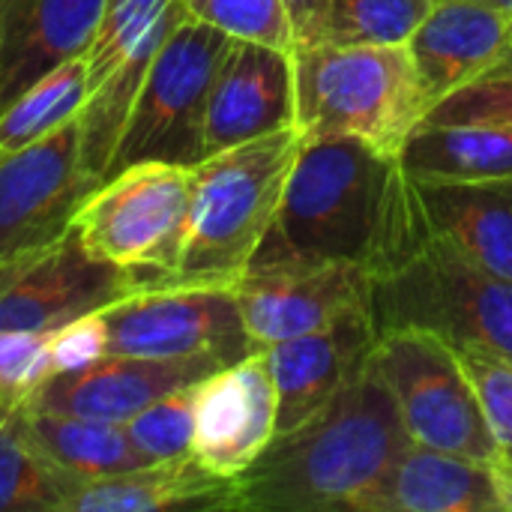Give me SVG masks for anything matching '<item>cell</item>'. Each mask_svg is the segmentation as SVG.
Returning a JSON list of instances; mask_svg holds the SVG:
<instances>
[{
	"label": "cell",
	"mask_w": 512,
	"mask_h": 512,
	"mask_svg": "<svg viewBox=\"0 0 512 512\" xmlns=\"http://www.w3.org/2000/svg\"><path fill=\"white\" fill-rule=\"evenodd\" d=\"M372 324L426 330L453 348L489 351L512 360V279L495 276L435 240L417 210L405 240L372 270Z\"/></svg>",
	"instance_id": "obj_4"
},
{
	"label": "cell",
	"mask_w": 512,
	"mask_h": 512,
	"mask_svg": "<svg viewBox=\"0 0 512 512\" xmlns=\"http://www.w3.org/2000/svg\"><path fill=\"white\" fill-rule=\"evenodd\" d=\"M141 288L132 273L90 255L72 228L48 246L0 261V330L48 333Z\"/></svg>",
	"instance_id": "obj_11"
},
{
	"label": "cell",
	"mask_w": 512,
	"mask_h": 512,
	"mask_svg": "<svg viewBox=\"0 0 512 512\" xmlns=\"http://www.w3.org/2000/svg\"><path fill=\"white\" fill-rule=\"evenodd\" d=\"M423 123H477L512 129V69L489 72L486 78L441 99Z\"/></svg>",
	"instance_id": "obj_30"
},
{
	"label": "cell",
	"mask_w": 512,
	"mask_h": 512,
	"mask_svg": "<svg viewBox=\"0 0 512 512\" xmlns=\"http://www.w3.org/2000/svg\"><path fill=\"white\" fill-rule=\"evenodd\" d=\"M498 69H512V48H510V54H507V60H504V63H501ZM498 69H495V72H498Z\"/></svg>",
	"instance_id": "obj_36"
},
{
	"label": "cell",
	"mask_w": 512,
	"mask_h": 512,
	"mask_svg": "<svg viewBox=\"0 0 512 512\" xmlns=\"http://www.w3.org/2000/svg\"><path fill=\"white\" fill-rule=\"evenodd\" d=\"M108 357V324L99 312H87L51 330V366L57 372H78Z\"/></svg>",
	"instance_id": "obj_32"
},
{
	"label": "cell",
	"mask_w": 512,
	"mask_h": 512,
	"mask_svg": "<svg viewBox=\"0 0 512 512\" xmlns=\"http://www.w3.org/2000/svg\"><path fill=\"white\" fill-rule=\"evenodd\" d=\"M108 0H0V108L72 57H84Z\"/></svg>",
	"instance_id": "obj_18"
},
{
	"label": "cell",
	"mask_w": 512,
	"mask_h": 512,
	"mask_svg": "<svg viewBox=\"0 0 512 512\" xmlns=\"http://www.w3.org/2000/svg\"><path fill=\"white\" fill-rule=\"evenodd\" d=\"M93 189L81 165L78 117L15 153H0V261L69 234Z\"/></svg>",
	"instance_id": "obj_12"
},
{
	"label": "cell",
	"mask_w": 512,
	"mask_h": 512,
	"mask_svg": "<svg viewBox=\"0 0 512 512\" xmlns=\"http://www.w3.org/2000/svg\"><path fill=\"white\" fill-rule=\"evenodd\" d=\"M231 492L234 480L216 477L186 453L126 474L87 480L69 498L66 512L231 510Z\"/></svg>",
	"instance_id": "obj_21"
},
{
	"label": "cell",
	"mask_w": 512,
	"mask_h": 512,
	"mask_svg": "<svg viewBox=\"0 0 512 512\" xmlns=\"http://www.w3.org/2000/svg\"><path fill=\"white\" fill-rule=\"evenodd\" d=\"M294 51L231 36L207 99L204 156L294 126Z\"/></svg>",
	"instance_id": "obj_14"
},
{
	"label": "cell",
	"mask_w": 512,
	"mask_h": 512,
	"mask_svg": "<svg viewBox=\"0 0 512 512\" xmlns=\"http://www.w3.org/2000/svg\"><path fill=\"white\" fill-rule=\"evenodd\" d=\"M300 147V129L285 126L192 165L189 237L177 270L159 285L231 288L276 222Z\"/></svg>",
	"instance_id": "obj_3"
},
{
	"label": "cell",
	"mask_w": 512,
	"mask_h": 512,
	"mask_svg": "<svg viewBox=\"0 0 512 512\" xmlns=\"http://www.w3.org/2000/svg\"><path fill=\"white\" fill-rule=\"evenodd\" d=\"M201 384V381H198ZM198 384L180 387L135 417H129L126 435L129 441L150 459V462H165L192 453V438H195V396Z\"/></svg>",
	"instance_id": "obj_27"
},
{
	"label": "cell",
	"mask_w": 512,
	"mask_h": 512,
	"mask_svg": "<svg viewBox=\"0 0 512 512\" xmlns=\"http://www.w3.org/2000/svg\"><path fill=\"white\" fill-rule=\"evenodd\" d=\"M78 486L36 444L27 405L0 399V512H66Z\"/></svg>",
	"instance_id": "obj_24"
},
{
	"label": "cell",
	"mask_w": 512,
	"mask_h": 512,
	"mask_svg": "<svg viewBox=\"0 0 512 512\" xmlns=\"http://www.w3.org/2000/svg\"><path fill=\"white\" fill-rule=\"evenodd\" d=\"M372 363L414 444L483 465L504 453L450 342L426 330H390L375 339Z\"/></svg>",
	"instance_id": "obj_8"
},
{
	"label": "cell",
	"mask_w": 512,
	"mask_h": 512,
	"mask_svg": "<svg viewBox=\"0 0 512 512\" xmlns=\"http://www.w3.org/2000/svg\"><path fill=\"white\" fill-rule=\"evenodd\" d=\"M189 15L240 39H255L294 51V30L282 0H183Z\"/></svg>",
	"instance_id": "obj_28"
},
{
	"label": "cell",
	"mask_w": 512,
	"mask_h": 512,
	"mask_svg": "<svg viewBox=\"0 0 512 512\" xmlns=\"http://www.w3.org/2000/svg\"><path fill=\"white\" fill-rule=\"evenodd\" d=\"M51 375V330H0V399L27 405Z\"/></svg>",
	"instance_id": "obj_29"
},
{
	"label": "cell",
	"mask_w": 512,
	"mask_h": 512,
	"mask_svg": "<svg viewBox=\"0 0 512 512\" xmlns=\"http://www.w3.org/2000/svg\"><path fill=\"white\" fill-rule=\"evenodd\" d=\"M228 42L231 33L195 15L174 27L141 84L108 174L138 162L192 168L204 159L207 99Z\"/></svg>",
	"instance_id": "obj_7"
},
{
	"label": "cell",
	"mask_w": 512,
	"mask_h": 512,
	"mask_svg": "<svg viewBox=\"0 0 512 512\" xmlns=\"http://www.w3.org/2000/svg\"><path fill=\"white\" fill-rule=\"evenodd\" d=\"M456 354L477 390L492 435L512 453V360L474 348H456Z\"/></svg>",
	"instance_id": "obj_31"
},
{
	"label": "cell",
	"mask_w": 512,
	"mask_h": 512,
	"mask_svg": "<svg viewBox=\"0 0 512 512\" xmlns=\"http://www.w3.org/2000/svg\"><path fill=\"white\" fill-rule=\"evenodd\" d=\"M195 174L186 165L138 162L108 174L75 216L90 255L132 273L144 288L165 282L189 237Z\"/></svg>",
	"instance_id": "obj_6"
},
{
	"label": "cell",
	"mask_w": 512,
	"mask_h": 512,
	"mask_svg": "<svg viewBox=\"0 0 512 512\" xmlns=\"http://www.w3.org/2000/svg\"><path fill=\"white\" fill-rule=\"evenodd\" d=\"M255 348L372 312V279L351 261H255L231 285Z\"/></svg>",
	"instance_id": "obj_10"
},
{
	"label": "cell",
	"mask_w": 512,
	"mask_h": 512,
	"mask_svg": "<svg viewBox=\"0 0 512 512\" xmlns=\"http://www.w3.org/2000/svg\"><path fill=\"white\" fill-rule=\"evenodd\" d=\"M282 3H285L297 48H306L324 39L330 0H282Z\"/></svg>",
	"instance_id": "obj_33"
},
{
	"label": "cell",
	"mask_w": 512,
	"mask_h": 512,
	"mask_svg": "<svg viewBox=\"0 0 512 512\" xmlns=\"http://www.w3.org/2000/svg\"><path fill=\"white\" fill-rule=\"evenodd\" d=\"M348 512H501L483 462L408 444Z\"/></svg>",
	"instance_id": "obj_19"
},
{
	"label": "cell",
	"mask_w": 512,
	"mask_h": 512,
	"mask_svg": "<svg viewBox=\"0 0 512 512\" xmlns=\"http://www.w3.org/2000/svg\"><path fill=\"white\" fill-rule=\"evenodd\" d=\"M102 318L108 324V354L213 357L231 366L258 351L231 288H141L105 306Z\"/></svg>",
	"instance_id": "obj_9"
},
{
	"label": "cell",
	"mask_w": 512,
	"mask_h": 512,
	"mask_svg": "<svg viewBox=\"0 0 512 512\" xmlns=\"http://www.w3.org/2000/svg\"><path fill=\"white\" fill-rule=\"evenodd\" d=\"M225 363L213 357H183V360H159V357H132V354H108L99 363L78 372L51 375L27 402L39 411L126 423L156 399L198 384Z\"/></svg>",
	"instance_id": "obj_15"
},
{
	"label": "cell",
	"mask_w": 512,
	"mask_h": 512,
	"mask_svg": "<svg viewBox=\"0 0 512 512\" xmlns=\"http://www.w3.org/2000/svg\"><path fill=\"white\" fill-rule=\"evenodd\" d=\"M492 483H495V495H498V504L501 512H512V453L504 450L492 465Z\"/></svg>",
	"instance_id": "obj_34"
},
{
	"label": "cell",
	"mask_w": 512,
	"mask_h": 512,
	"mask_svg": "<svg viewBox=\"0 0 512 512\" xmlns=\"http://www.w3.org/2000/svg\"><path fill=\"white\" fill-rule=\"evenodd\" d=\"M429 108L495 72L512 48V18L480 0H435L405 42Z\"/></svg>",
	"instance_id": "obj_17"
},
{
	"label": "cell",
	"mask_w": 512,
	"mask_h": 512,
	"mask_svg": "<svg viewBox=\"0 0 512 512\" xmlns=\"http://www.w3.org/2000/svg\"><path fill=\"white\" fill-rule=\"evenodd\" d=\"M396 159L405 177L417 183L512 180V129L477 123H420Z\"/></svg>",
	"instance_id": "obj_22"
},
{
	"label": "cell",
	"mask_w": 512,
	"mask_h": 512,
	"mask_svg": "<svg viewBox=\"0 0 512 512\" xmlns=\"http://www.w3.org/2000/svg\"><path fill=\"white\" fill-rule=\"evenodd\" d=\"M408 444L411 435L369 354L315 420L276 435L258 462L234 477L228 512H348Z\"/></svg>",
	"instance_id": "obj_1"
},
{
	"label": "cell",
	"mask_w": 512,
	"mask_h": 512,
	"mask_svg": "<svg viewBox=\"0 0 512 512\" xmlns=\"http://www.w3.org/2000/svg\"><path fill=\"white\" fill-rule=\"evenodd\" d=\"M294 93L303 141L354 138L399 156L429 114V102L405 45L294 48Z\"/></svg>",
	"instance_id": "obj_5"
},
{
	"label": "cell",
	"mask_w": 512,
	"mask_h": 512,
	"mask_svg": "<svg viewBox=\"0 0 512 512\" xmlns=\"http://www.w3.org/2000/svg\"><path fill=\"white\" fill-rule=\"evenodd\" d=\"M435 0H330L321 42L405 45Z\"/></svg>",
	"instance_id": "obj_26"
},
{
	"label": "cell",
	"mask_w": 512,
	"mask_h": 512,
	"mask_svg": "<svg viewBox=\"0 0 512 512\" xmlns=\"http://www.w3.org/2000/svg\"><path fill=\"white\" fill-rule=\"evenodd\" d=\"M375 339L372 312H363L333 327L264 348L279 399L276 435L315 420L369 360Z\"/></svg>",
	"instance_id": "obj_16"
},
{
	"label": "cell",
	"mask_w": 512,
	"mask_h": 512,
	"mask_svg": "<svg viewBox=\"0 0 512 512\" xmlns=\"http://www.w3.org/2000/svg\"><path fill=\"white\" fill-rule=\"evenodd\" d=\"M279 399L264 348L216 369L198 384L192 456L216 477L234 480L273 444Z\"/></svg>",
	"instance_id": "obj_13"
},
{
	"label": "cell",
	"mask_w": 512,
	"mask_h": 512,
	"mask_svg": "<svg viewBox=\"0 0 512 512\" xmlns=\"http://www.w3.org/2000/svg\"><path fill=\"white\" fill-rule=\"evenodd\" d=\"M414 198L426 231L474 261L512 279V180L417 183Z\"/></svg>",
	"instance_id": "obj_20"
},
{
	"label": "cell",
	"mask_w": 512,
	"mask_h": 512,
	"mask_svg": "<svg viewBox=\"0 0 512 512\" xmlns=\"http://www.w3.org/2000/svg\"><path fill=\"white\" fill-rule=\"evenodd\" d=\"M87 99V60L72 57L0 108V153H15L75 120Z\"/></svg>",
	"instance_id": "obj_25"
},
{
	"label": "cell",
	"mask_w": 512,
	"mask_h": 512,
	"mask_svg": "<svg viewBox=\"0 0 512 512\" xmlns=\"http://www.w3.org/2000/svg\"><path fill=\"white\" fill-rule=\"evenodd\" d=\"M408 186L399 159L363 141H303L255 261H351L369 270L390 237Z\"/></svg>",
	"instance_id": "obj_2"
},
{
	"label": "cell",
	"mask_w": 512,
	"mask_h": 512,
	"mask_svg": "<svg viewBox=\"0 0 512 512\" xmlns=\"http://www.w3.org/2000/svg\"><path fill=\"white\" fill-rule=\"evenodd\" d=\"M27 420L42 453L72 480H102L150 465V459L129 441L123 423L84 420L27 405Z\"/></svg>",
	"instance_id": "obj_23"
},
{
	"label": "cell",
	"mask_w": 512,
	"mask_h": 512,
	"mask_svg": "<svg viewBox=\"0 0 512 512\" xmlns=\"http://www.w3.org/2000/svg\"><path fill=\"white\" fill-rule=\"evenodd\" d=\"M480 3H486V6H492V9L504 12L507 18H512V0H480Z\"/></svg>",
	"instance_id": "obj_35"
}]
</instances>
